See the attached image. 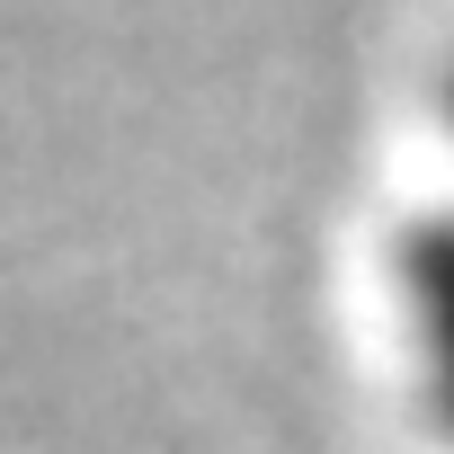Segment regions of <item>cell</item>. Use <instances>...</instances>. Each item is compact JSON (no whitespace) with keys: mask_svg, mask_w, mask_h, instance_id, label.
<instances>
[{"mask_svg":"<svg viewBox=\"0 0 454 454\" xmlns=\"http://www.w3.org/2000/svg\"><path fill=\"white\" fill-rule=\"evenodd\" d=\"M445 107H454V81H445Z\"/></svg>","mask_w":454,"mask_h":454,"instance_id":"obj_2","label":"cell"},{"mask_svg":"<svg viewBox=\"0 0 454 454\" xmlns=\"http://www.w3.org/2000/svg\"><path fill=\"white\" fill-rule=\"evenodd\" d=\"M392 294H401V330H410V365H419L427 419L454 436V214H427L401 241Z\"/></svg>","mask_w":454,"mask_h":454,"instance_id":"obj_1","label":"cell"}]
</instances>
